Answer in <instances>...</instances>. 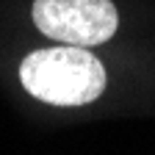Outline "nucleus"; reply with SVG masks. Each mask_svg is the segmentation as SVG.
<instances>
[{"label":"nucleus","instance_id":"1","mask_svg":"<svg viewBox=\"0 0 155 155\" xmlns=\"http://www.w3.org/2000/svg\"><path fill=\"white\" fill-rule=\"evenodd\" d=\"M19 81L28 94L47 105H89L105 91L100 58L81 45L33 50L19 64Z\"/></svg>","mask_w":155,"mask_h":155},{"label":"nucleus","instance_id":"2","mask_svg":"<svg viewBox=\"0 0 155 155\" xmlns=\"http://www.w3.org/2000/svg\"><path fill=\"white\" fill-rule=\"evenodd\" d=\"M33 22L61 45H103L116 33L119 17L111 0H36Z\"/></svg>","mask_w":155,"mask_h":155}]
</instances>
